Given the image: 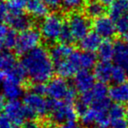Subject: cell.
Segmentation results:
<instances>
[{
  "label": "cell",
  "instance_id": "2e32d148",
  "mask_svg": "<svg viewBox=\"0 0 128 128\" xmlns=\"http://www.w3.org/2000/svg\"><path fill=\"white\" fill-rule=\"evenodd\" d=\"M114 59L117 66L124 68L128 72V43L118 41L114 44Z\"/></svg>",
  "mask_w": 128,
  "mask_h": 128
},
{
  "label": "cell",
  "instance_id": "b9f144b4",
  "mask_svg": "<svg viewBox=\"0 0 128 128\" xmlns=\"http://www.w3.org/2000/svg\"><path fill=\"white\" fill-rule=\"evenodd\" d=\"M5 78H6V72L0 70V87H2L3 84L4 83Z\"/></svg>",
  "mask_w": 128,
  "mask_h": 128
},
{
  "label": "cell",
  "instance_id": "484cf974",
  "mask_svg": "<svg viewBox=\"0 0 128 128\" xmlns=\"http://www.w3.org/2000/svg\"><path fill=\"white\" fill-rule=\"evenodd\" d=\"M90 91L92 95V104L96 101H98V100L108 98V95H109V89L104 84V83L101 82L95 84L94 86Z\"/></svg>",
  "mask_w": 128,
  "mask_h": 128
},
{
  "label": "cell",
  "instance_id": "7bdbcfd3",
  "mask_svg": "<svg viewBox=\"0 0 128 128\" xmlns=\"http://www.w3.org/2000/svg\"><path fill=\"white\" fill-rule=\"evenodd\" d=\"M5 100H4V95H1L0 94V112L2 111V110H4V108L5 106Z\"/></svg>",
  "mask_w": 128,
  "mask_h": 128
},
{
  "label": "cell",
  "instance_id": "8fae6325",
  "mask_svg": "<svg viewBox=\"0 0 128 128\" xmlns=\"http://www.w3.org/2000/svg\"><path fill=\"white\" fill-rule=\"evenodd\" d=\"M2 92L4 97L8 100H18L24 94L23 83L6 78L4 83L2 86Z\"/></svg>",
  "mask_w": 128,
  "mask_h": 128
},
{
  "label": "cell",
  "instance_id": "d6986e66",
  "mask_svg": "<svg viewBox=\"0 0 128 128\" xmlns=\"http://www.w3.org/2000/svg\"><path fill=\"white\" fill-rule=\"evenodd\" d=\"M17 35L12 30L9 29L6 26L0 24V52L4 48L10 49L15 47Z\"/></svg>",
  "mask_w": 128,
  "mask_h": 128
},
{
  "label": "cell",
  "instance_id": "f1b7e54d",
  "mask_svg": "<svg viewBox=\"0 0 128 128\" xmlns=\"http://www.w3.org/2000/svg\"><path fill=\"white\" fill-rule=\"evenodd\" d=\"M108 113L111 120H116V118H124L126 112V109L121 104L116 103L114 104H112L110 109L108 110Z\"/></svg>",
  "mask_w": 128,
  "mask_h": 128
},
{
  "label": "cell",
  "instance_id": "ffe728a7",
  "mask_svg": "<svg viewBox=\"0 0 128 128\" xmlns=\"http://www.w3.org/2000/svg\"><path fill=\"white\" fill-rule=\"evenodd\" d=\"M113 66L108 61H101L94 67V76L101 83H107L112 80Z\"/></svg>",
  "mask_w": 128,
  "mask_h": 128
},
{
  "label": "cell",
  "instance_id": "f35d334b",
  "mask_svg": "<svg viewBox=\"0 0 128 128\" xmlns=\"http://www.w3.org/2000/svg\"><path fill=\"white\" fill-rule=\"evenodd\" d=\"M23 128H41V126L38 121L30 120H28V121L24 122V126H23Z\"/></svg>",
  "mask_w": 128,
  "mask_h": 128
},
{
  "label": "cell",
  "instance_id": "e575fe53",
  "mask_svg": "<svg viewBox=\"0 0 128 128\" xmlns=\"http://www.w3.org/2000/svg\"><path fill=\"white\" fill-rule=\"evenodd\" d=\"M9 13H10V10L7 6V4H5L0 3V22L7 20Z\"/></svg>",
  "mask_w": 128,
  "mask_h": 128
},
{
  "label": "cell",
  "instance_id": "d4e9b609",
  "mask_svg": "<svg viewBox=\"0 0 128 128\" xmlns=\"http://www.w3.org/2000/svg\"><path fill=\"white\" fill-rule=\"evenodd\" d=\"M114 44L109 40H106L102 42L100 48L98 50V56L101 61H108L114 58Z\"/></svg>",
  "mask_w": 128,
  "mask_h": 128
},
{
  "label": "cell",
  "instance_id": "f6af8a7d",
  "mask_svg": "<svg viewBox=\"0 0 128 128\" xmlns=\"http://www.w3.org/2000/svg\"><path fill=\"white\" fill-rule=\"evenodd\" d=\"M124 37H125V39H126V43H128V30L124 34Z\"/></svg>",
  "mask_w": 128,
  "mask_h": 128
},
{
  "label": "cell",
  "instance_id": "8d00e7d4",
  "mask_svg": "<svg viewBox=\"0 0 128 128\" xmlns=\"http://www.w3.org/2000/svg\"><path fill=\"white\" fill-rule=\"evenodd\" d=\"M12 125L5 115H0V128H13Z\"/></svg>",
  "mask_w": 128,
  "mask_h": 128
},
{
  "label": "cell",
  "instance_id": "7402d4cb",
  "mask_svg": "<svg viewBox=\"0 0 128 128\" xmlns=\"http://www.w3.org/2000/svg\"><path fill=\"white\" fill-rule=\"evenodd\" d=\"M128 12V1L127 0H117L112 4L110 5L109 15L110 18L116 21L118 18Z\"/></svg>",
  "mask_w": 128,
  "mask_h": 128
},
{
  "label": "cell",
  "instance_id": "3957f363",
  "mask_svg": "<svg viewBox=\"0 0 128 128\" xmlns=\"http://www.w3.org/2000/svg\"><path fill=\"white\" fill-rule=\"evenodd\" d=\"M49 113L51 120L57 124L75 122L78 114L76 107H73L72 104L53 100L50 101Z\"/></svg>",
  "mask_w": 128,
  "mask_h": 128
},
{
  "label": "cell",
  "instance_id": "bcb514c9",
  "mask_svg": "<svg viewBox=\"0 0 128 128\" xmlns=\"http://www.w3.org/2000/svg\"><path fill=\"white\" fill-rule=\"evenodd\" d=\"M126 115L128 117V102H127V104H126Z\"/></svg>",
  "mask_w": 128,
  "mask_h": 128
},
{
  "label": "cell",
  "instance_id": "83f0119b",
  "mask_svg": "<svg viewBox=\"0 0 128 128\" xmlns=\"http://www.w3.org/2000/svg\"><path fill=\"white\" fill-rule=\"evenodd\" d=\"M126 79L127 71L118 66L113 67L112 73V81H113L115 84H120V83L126 82Z\"/></svg>",
  "mask_w": 128,
  "mask_h": 128
},
{
  "label": "cell",
  "instance_id": "4316f807",
  "mask_svg": "<svg viewBox=\"0 0 128 128\" xmlns=\"http://www.w3.org/2000/svg\"><path fill=\"white\" fill-rule=\"evenodd\" d=\"M97 116H98V111L94 108H87L84 112L80 114L81 122L84 124V126H92L95 125L97 120Z\"/></svg>",
  "mask_w": 128,
  "mask_h": 128
},
{
  "label": "cell",
  "instance_id": "ee69618b",
  "mask_svg": "<svg viewBox=\"0 0 128 128\" xmlns=\"http://www.w3.org/2000/svg\"><path fill=\"white\" fill-rule=\"evenodd\" d=\"M104 5H111L115 2V0H98Z\"/></svg>",
  "mask_w": 128,
  "mask_h": 128
},
{
  "label": "cell",
  "instance_id": "ba28073f",
  "mask_svg": "<svg viewBox=\"0 0 128 128\" xmlns=\"http://www.w3.org/2000/svg\"><path fill=\"white\" fill-rule=\"evenodd\" d=\"M71 87L62 77L53 78L46 84V94L53 100H64Z\"/></svg>",
  "mask_w": 128,
  "mask_h": 128
},
{
  "label": "cell",
  "instance_id": "7a4b0ae2",
  "mask_svg": "<svg viewBox=\"0 0 128 128\" xmlns=\"http://www.w3.org/2000/svg\"><path fill=\"white\" fill-rule=\"evenodd\" d=\"M66 26L60 14L51 13L44 18L40 24V32L42 38L48 43H54L59 40L63 29Z\"/></svg>",
  "mask_w": 128,
  "mask_h": 128
},
{
  "label": "cell",
  "instance_id": "9c48e42d",
  "mask_svg": "<svg viewBox=\"0 0 128 128\" xmlns=\"http://www.w3.org/2000/svg\"><path fill=\"white\" fill-rule=\"evenodd\" d=\"M93 29L103 38H111L116 33V26L113 19L110 17L102 16L93 22Z\"/></svg>",
  "mask_w": 128,
  "mask_h": 128
},
{
  "label": "cell",
  "instance_id": "1f68e13d",
  "mask_svg": "<svg viewBox=\"0 0 128 128\" xmlns=\"http://www.w3.org/2000/svg\"><path fill=\"white\" fill-rule=\"evenodd\" d=\"M74 37H73L72 33L71 30L68 27V26H66L63 29V32L60 35L59 38V40L61 41V43H64V44H70L71 43L73 42L74 40Z\"/></svg>",
  "mask_w": 128,
  "mask_h": 128
},
{
  "label": "cell",
  "instance_id": "52a82bcc",
  "mask_svg": "<svg viewBox=\"0 0 128 128\" xmlns=\"http://www.w3.org/2000/svg\"><path fill=\"white\" fill-rule=\"evenodd\" d=\"M4 112L9 120L16 126L24 124L26 118H29L26 106L18 100H9L5 104Z\"/></svg>",
  "mask_w": 128,
  "mask_h": 128
},
{
  "label": "cell",
  "instance_id": "e0dca14e",
  "mask_svg": "<svg viewBox=\"0 0 128 128\" xmlns=\"http://www.w3.org/2000/svg\"><path fill=\"white\" fill-rule=\"evenodd\" d=\"M109 97L116 103L128 102V82L126 81L120 84H115L109 89Z\"/></svg>",
  "mask_w": 128,
  "mask_h": 128
},
{
  "label": "cell",
  "instance_id": "d6a6232c",
  "mask_svg": "<svg viewBox=\"0 0 128 128\" xmlns=\"http://www.w3.org/2000/svg\"><path fill=\"white\" fill-rule=\"evenodd\" d=\"M86 0H63V6L69 10H74L80 8Z\"/></svg>",
  "mask_w": 128,
  "mask_h": 128
},
{
  "label": "cell",
  "instance_id": "7dc6e473",
  "mask_svg": "<svg viewBox=\"0 0 128 128\" xmlns=\"http://www.w3.org/2000/svg\"><path fill=\"white\" fill-rule=\"evenodd\" d=\"M46 128H51V127H46Z\"/></svg>",
  "mask_w": 128,
  "mask_h": 128
},
{
  "label": "cell",
  "instance_id": "7c38bea8",
  "mask_svg": "<svg viewBox=\"0 0 128 128\" xmlns=\"http://www.w3.org/2000/svg\"><path fill=\"white\" fill-rule=\"evenodd\" d=\"M55 70L56 72L59 75V77H62L64 78H69L76 75V73L79 70V67L72 54L68 58L55 64Z\"/></svg>",
  "mask_w": 128,
  "mask_h": 128
},
{
  "label": "cell",
  "instance_id": "4dcf8cb0",
  "mask_svg": "<svg viewBox=\"0 0 128 128\" xmlns=\"http://www.w3.org/2000/svg\"><path fill=\"white\" fill-rule=\"evenodd\" d=\"M116 30L120 34H125L128 30V15H124L118 18L115 23Z\"/></svg>",
  "mask_w": 128,
  "mask_h": 128
},
{
  "label": "cell",
  "instance_id": "9a60e30c",
  "mask_svg": "<svg viewBox=\"0 0 128 128\" xmlns=\"http://www.w3.org/2000/svg\"><path fill=\"white\" fill-rule=\"evenodd\" d=\"M50 7L43 0H30L27 4L26 10L34 18H44L48 15Z\"/></svg>",
  "mask_w": 128,
  "mask_h": 128
},
{
  "label": "cell",
  "instance_id": "5b68a950",
  "mask_svg": "<svg viewBox=\"0 0 128 128\" xmlns=\"http://www.w3.org/2000/svg\"><path fill=\"white\" fill-rule=\"evenodd\" d=\"M23 103L26 106L29 118L35 117H44L50 111V101L46 100L43 95L30 92L24 94Z\"/></svg>",
  "mask_w": 128,
  "mask_h": 128
},
{
  "label": "cell",
  "instance_id": "8992f818",
  "mask_svg": "<svg viewBox=\"0 0 128 128\" xmlns=\"http://www.w3.org/2000/svg\"><path fill=\"white\" fill-rule=\"evenodd\" d=\"M67 24L75 40L80 41L89 33L91 24L88 17L80 12L72 13L69 16Z\"/></svg>",
  "mask_w": 128,
  "mask_h": 128
},
{
  "label": "cell",
  "instance_id": "603a6c76",
  "mask_svg": "<svg viewBox=\"0 0 128 128\" xmlns=\"http://www.w3.org/2000/svg\"><path fill=\"white\" fill-rule=\"evenodd\" d=\"M106 8L103 4L100 1H89L86 6V14L88 18H98L104 15Z\"/></svg>",
  "mask_w": 128,
  "mask_h": 128
},
{
  "label": "cell",
  "instance_id": "277c9868",
  "mask_svg": "<svg viewBox=\"0 0 128 128\" xmlns=\"http://www.w3.org/2000/svg\"><path fill=\"white\" fill-rule=\"evenodd\" d=\"M42 35L39 30L33 27H29L24 30H21L17 35V41L15 50L20 55H26L28 52L38 48L41 43Z\"/></svg>",
  "mask_w": 128,
  "mask_h": 128
},
{
  "label": "cell",
  "instance_id": "44dd1931",
  "mask_svg": "<svg viewBox=\"0 0 128 128\" xmlns=\"http://www.w3.org/2000/svg\"><path fill=\"white\" fill-rule=\"evenodd\" d=\"M102 38L96 32H89L86 37L80 40V47L83 51L94 52L98 51L102 44Z\"/></svg>",
  "mask_w": 128,
  "mask_h": 128
},
{
  "label": "cell",
  "instance_id": "30bf717a",
  "mask_svg": "<svg viewBox=\"0 0 128 128\" xmlns=\"http://www.w3.org/2000/svg\"><path fill=\"white\" fill-rule=\"evenodd\" d=\"M95 76L89 70H80L76 73L73 79L74 86L80 92L90 91L95 84Z\"/></svg>",
  "mask_w": 128,
  "mask_h": 128
},
{
  "label": "cell",
  "instance_id": "f546056e",
  "mask_svg": "<svg viewBox=\"0 0 128 128\" xmlns=\"http://www.w3.org/2000/svg\"><path fill=\"white\" fill-rule=\"evenodd\" d=\"M30 0H8L7 6L10 12H23Z\"/></svg>",
  "mask_w": 128,
  "mask_h": 128
},
{
  "label": "cell",
  "instance_id": "5bb4252c",
  "mask_svg": "<svg viewBox=\"0 0 128 128\" xmlns=\"http://www.w3.org/2000/svg\"><path fill=\"white\" fill-rule=\"evenodd\" d=\"M72 57L78 66L79 69L81 70H90L96 66L97 57L93 52L74 51Z\"/></svg>",
  "mask_w": 128,
  "mask_h": 128
},
{
  "label": "cell",
  "instance_id": "6da1fadb",
  "mask_svg": "<svg viewBox=\"0 0 128 128\" xmlns=\"http://www.w3.org/2000/svg\"><path fill=\"white\" fill-rule=\"evenodd\" d=\"M20 64L26 76L35 84L50 81L56 71L51 53L42 46L24 55Z\"/></svg>",
  "mask_w": 128,
  "mask_h": 128
},
{
  "label": "cell",
  "instance_id": "c3c4849f",
  "mask_svg": "<svg viewBox=\"0 0 128 128\" xmlns=\"http://www.w3.org/2000/svg\"><path fill=\"white\" fill-rule=\"evenodd\" d=\"M127 1H128V0H127Z\"/></svg>",
  "mask_w": 128,
  "mask_h": 128
},
{
  "label": "cell",
  "instance_id": "4fadbf2b",
  "mask_svg": "<svg viewBox=\"0 0 128 128\" xmlns=\"http://www.w3.org/2000/svg\"><path fill=\"white\" fill-rule=\"evenodd\" d=\"M6 21L13 30H20V32L30 27V18L23 12H10V10Z\"/></svg>",
  "mask_w": 128,
  "mask_h": 128
},
{
  "label": "cell",
  "instance_id": "ac0fdd59",
  "mask_svg": "<svg viewBox=\"0 0 128 128\" xmlns=\"http://www.w3.org/2000/svg\"><path fill=\"white\" fill-rule=\"evenodd\" d=\"M73 52H74V50L72 47L71 44L61 43V44H58L54 46L52 48L50 53H51L52 58L53 60L54 64H57L60 61L68 58L72 54Z\"/></svg>",
  "mask_w": 128,
  "mask_h": 128
},
{
  "label": "cell",
  "instance_id": "836d02e7",
  "mask_svg": "<svg viewBox=\"0 0 128 128\" xmlns=\"http://www.w3.org/2000/svg\"><path fill=\"white\" fill-rule=\"evenodd\" d=\"M110 127L111 128H128V121L125 118L112 120Z\"/></svg>",
  "mask_w": 128,
  "mask_h": 128
},
{
  "label": "cell",
  "instance_id": "ab89813d",
  "mask_svg": "<svg viewBox=\"0 0 128 128\" xmlns=\"http://www.w3.org/2000/svg\"><path fill=\"white\" fill-rule=\"evenodd\" d=\"M50 8H58L63 4V0H43Z\"/></svg>",
  "mask_w": 128,
  "mask_h": 128
},
{
  "label": "cell",
  "instance_id": "74e56055",
  "mask_svg": "<svg viewBox=\"0 0 128 128\" xmlns=\"http://www.w3.org/2000/svg\"><path fill=\"white\" fill-rule=\"evenodd\" d=\"M76 98H77V92H76V90L71 87V89L69 90V92H68L67 96H66V100H64V101L72 104V103L75 101Z\"/></svg>",
  "mask_w": 128,
  "mask_h": 128
},
{
  "label": "cell",
  "instance_id": "cb8c5ba5",
  "mask_svg": "<svg viewBox=\"0 0 128 128\" xmlns=\"http://www.w3.org/2000/svg\"><path fill=\"white\" fill-rule=\"evenodd\" d=\"M17 64V60L14 56L10 52H0V70L5 72H8L13 69Z\"/></svg>",
  "mask_w": 128,
  "mask_h": 128
},
{
  "label": "cell",
  "instance_id": "d590c367",
  "mask_svg": "<svg viewBox=\"0 0 128 128\" xmlns=\"http://www.w3.org/2000/svg\"><path fill=\"white\" fill-rule=\"evenodd\" d=\"M32 92L40 95L46 94V84H44V83H36L33 86Z\"/></svg>",
  "mask_w": 128,
  "mask_h": 128
},
{
  "label": "cell",
  "instance_id": "60d3db41",
  "mask_svg": "<svg viewBox=\"0 0 128 128\" xmlns=\"http://www.w3.org/2000/svg\"><path fill=\"white\" fill-rule=\"evenodd\" d=\"M59 128H80V127L75 122H69V123H66L64 125H62Z\"/></svg>",
  "mask_w": 128,
  "mask_h": 128
}]
</instances>
